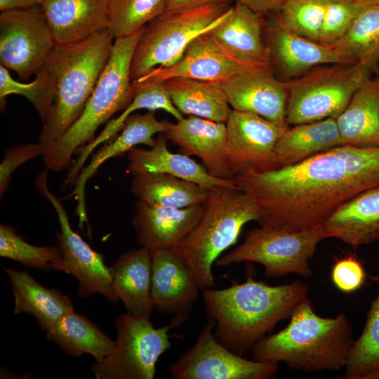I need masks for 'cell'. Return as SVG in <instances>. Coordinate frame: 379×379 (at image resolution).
<instances>
[{"instance_id": "cell-1", "label": "cell", "mask_w": 379, "mask_h": 379, "mask_svg": "<svg viewBox=\"0 0 379 379\" xmlns=\"http://www.w3.org/2000/svg\"><path fill=\"white\" fill-rule=\"evenodd\" d=\"M233 179L256 204L260 227L312 230L351 198L379 185V146L345 144L285 168L246 169Z\"/></svg>"}, {"instance_id": "cell-2", "label": "cell", "mask_w": 379, "mask_h": 379, "mask_svg": "<svg viewBox=\"0 0 379 379\" xmlns=\"http://www.w3.org/2000/svg\"><path fill=\"white\" fill-rule=\"evenodd\" d=\"M309 293L307 285L270 286L249 274L246 281L222 289L206 288L203 298L206 317L214 323L215 339L246 357L253 346L281 321L291 317Z\"/></svg>"}, {"instance_id": "cell-3", "label": "cell", "mask_w": 379, "mask_h": 379, "mask_svg": "<svg viewBox=\"0 0 379 379\" xmlns=\"http://www.w3.org/2000/svg\"><path fill=\"white\" fill-rule=\"evenodd\" d=\"M282 330L260 339L251 348L252 359L284 362L307 373L345 368L353 345L352 328L347 317H322L308 298L302 300Z\"/></svg>"}, {"instance_id": "cell-4", "label": "cell", "mask_w": 379, "mask_h": 379, "mask_svg": "<svg viewBox=\"0 0 379 379\" xmlns=\"http://www.w3.org/2000/svg\"><path fill=\"white\" fill-rule=\"evenodd\" d=\"M112 39L105 29L83 41L54 47L46 62L54 77V100L39 137L44 149L81 116L109 60Z\"/></svg>"}, {"instance_id": "cell-5", "label": "cell", "mask_w": 379, "mask_h": 379, "mask_svg": "<svg viewBox=\"0 0 379 379\" xmlns=\"http://www.w3.org/2000/svg\"><path fill=\"white\" fill-rule=\"evenodd\" d=\"M143 28L115 39L109 60L81 116L59 140L44 149L41 157L46 168L53 171L69 168L73 155L94 139L98 128L132 102L135 92L131 60Z\"/></svg>"}, {"instance_id": "cell-6", "label": "cell", "mask_w": 379, "mask_h": 379, "mask_svg": "<svg viewBox=\"0 0 379 379\" xmlns=\"http://www.w3.org/2000/svg\"><path fill=\"white\" fill-rule=\"evenodd\" d=\"M258 218L255 202L237 188L210 190L198 223L173 249L192 270L201 289L215 286L213 265L237 244L243 227Z\"/></svg>"}, {"instance_id": "cell-7", "label": "cell", "mask_w": 379, "mask_h": 379, "mask_svg": "<svg viewBox=\"0 0 379 379\" xmlns=\"http://www.w3.org/2000/svg\"><path fill=\"white\" fill-rule=\"evenodd\" d=\"M378 64L379 51L354 64L317 66L286 81L287 125L337 118L359 86L379 72Z\"/></svg>"}, {"instance_id": "cell-8", "label": "cell", "mask_w": 379, "mask_h": 379, "mask_svg": "<svg viewBox=\"0 0 379 379\" xmlns=\"http://www.w3.org/2000/svg\"><path fill=\"white\" fill-rule=\"evenodd\" d=\"M231 6L213 4L190 9L165 11L143 28L131 65L136 81L156 67L177 62L193 39L215 25Z\"/></svg>"}, {"instance_id": "cell-9", "label": "cell", "mask_w": 379, "mask_h": 379, "mask_svg": "<svg viewBox=\"0 0 379 379\" xmlns=\"http://www.w3.org/2000/svg\"><path fill=\"white\" fill-rule=\"evenodd\" d=\"M326 239L321 226L305 231L289 232L259 227L247 232L244 241L215 261L226 267L243 262H256L265 268L267 277L294 273L310 277V260L317 244Z\"/></svg>"}, {"instance_id": "cell-10", "label": "cell", "mask_w": 379, "mask_h": 379, "mask_svg": "<svg viewBox=\"0 0 379 379\" xmlns=\"http://www.w3.org/2000/svg\"><path fill=\"white\" fill-rule=\"evenodd\" d=\"M113 352L92 366L96 379H153L159 357L171 346L170 324L154 328L150 319L120 314Z\"/></svg>"}, {"instance_id": "cell-11", "label": "cell", "mask_w": 379, "mask_h": 379, "mask_svg": "<svg viewBox=\"0 0 379 379\" xmlns=\"http://www.w3.org/2000/svg\"><path fill=\"white\" fill-rule=\"evenodd\" d=\"M55 45L46 18L38 6L1 11L0 62L20 79L36 75Z\"/></svg>"}, {"instance_id": "cell-12", "label": "cell", "mask_w": 379, "mask_h": 379, "mask_svg": "<svg viewBox=\"0 0 379 379\" xmlns=\"http://www.w3.org/2000/svg\"><path fill=\"white\" fill-rule=\"evenodd\" d=\"M214 323L201 331L194 345L169 366L175 379H269L275 377L277 363L248 359L234 353L213 335Z\"/></svg>"}, {"instance_id": "cell-13", "label": "cell", "mask_w": 379, "mask_h": 379, "mask_svg": "<svg viewBox=\"0 0 379 379\" xmlns=\"http://www.w3.org/2000/svg\"><path fill=\"white\" fill-rule=\"evenodd\" d=\"M272 67L270 62L250 58L229 49L207 31L193 39L174 64L156 67L133 81H164L180 77L222 84L241 74Z\"/></svg>"}, {"instance_id": "cell-14", "label": "cell", "mask_w": 379, "mask_h": 379, "mask_svg": "<svg viewBox=\"0 0 379 379\" xmlns=\"http://www.w3.org/2000/svg\"><path fill=\"white\" fill-rule=\"evenodd\" d=\"M48 170L46 168L39 174L36 187L50 201L58 215L60 231L57 239L62 255L61 271L78 280L77 293L81 297L100 293L112 302L117 301L112 288L110 267L106 265L102 255L94 251L72 228L64 206L49 190Z\"/></svg>"}, {"instance_id": "cell-15", "label": "cell", "mask_w": 379, "mask_h": 379, "mask_svg": "<svg viewBox=\"0 0 379 379\" xmlns=\"http://www.w3.org/2000/svg\"><path fill=\"white\" fill-rule=\"evenodd\" d=\"M225 154L234 175L246 169H276L274 148L286 128L260 116L232 109L226 121Z\"/></svg>"}, {"instance_id": "cell-16", "label": "cell", "mask_w": 379, "mask_h": 379, "mask_svg": "<svg viewBox=\"0 0 379 379\" xmlns=\"http://www.w3.org/2000/svg\"><path fill=\"white\" fill-rule=\"evenodd\" d=\"M151 295L154 307L173 316L172 328L184 324L199 297L200 286L190 267L173 250L151 251Z\"/></svg>"}, {"instance_id": "cell-17", "label": "cell", "mask_w": 379, "mask_h": 379, "mask_svg": "<svg viewBox=\"0 0 379 379\" xmlns=\"http://www.w3.org/2000/svg\"><path fill=\"white\" fill-rule=\"evenodd\" d=\"M273 67L237 77L222 86L232 109L260 116L281 126L286 124L288 93Z\"/></svg>"}, {"instance_id": "cell-18", "label": "cell", "mask_w": 379, "mask_h": 379, "mask_svg": "<svg viewBox=\"0 0 379 379\" xmlns=\"http://www.w3.org/2000/svg\"><path fill=\"white\" fill-rule=\"evenodd\" d=\"M164 135L181 153L200 158L211 175L226 179L234 177L225 154V123L190 115L176 124L171 123Z\"/></svg>"}, {"instance_id": "cell-19", "label": "cell", "mask_w": 379, "mask_h": 379, "mask_svg": "<svg viewBox=\"0 0 379 379\" xmlns=\"http://www.w3.org/2000/svg\"><path fill=\"white\" fill-rule=\"evenodd\" d=\"M204 212V204L183 208L152 206L138 199L132 225L138 243L150 251L173 250L191 232Z\"/></svg>"}, {"instance_id": "cell-20", "label": "cell", "mask_w": 379, "mask_h": 379, "mask_svg": "<svg viewBox=\"0 0 379 379\" xmlns=\"http://www.w3.org/2000/svg\"><path fill=\"white\" fill-rule=\"evenodd\" d=\"M171 123L160 121L155 116V111L133 114L126 119L121 132L109 143L101 147L91 157L88 164L81 169L74 184V189L70 194L77 199L76 213L79 216V227L83 228L88 223L85 204V186L87 181L95 173L99 167L107 160L128 152L138 145L152 147L157 133H164Z\"/></svg>"}, {"instance_id": "cell-21", "label": "cell", "mask_w": 379, "mask_h": 379, "mask_svg": "<svg viewBox=\"0 0 379 379\" xmlns=\"http://www.w3.org/2000/svg\"><path fill=\"white\" fill-rule=\"evenodd\" d=\"M270 62L284 78H295L319 65L352 64L339 52L283 28L277 21L267 29Z\"/></svg>"}, {"instance_id": "cell-22", "label": "cell", "mask_w": 379, "mask_h": 379, "mask_svg": "<svg viewBox=\"0 0 379 379\" xmlns=\"http://www.w3.org/2000/svg\"><path fill=\"white\" fill-rule=\"evenodd\" d=\"M40 7L56 45L83 41L109 27V0H42Z\"/></svg>"}, {"instance_id": "cell-23", "label": "cell", "mask_w": 379, "mask_h": 379, "mask_svg": "<svg viewBox=\"0 0 379 379\" xmlns=\"http://www.w3.org/2000/svg\"><path fill=\"white\" fill-rule=\"evenodd\" d=\"M164 133H159L149 149L133 147L127 152L126 173L133 175L144 173H163L190 181L210 190L218 187L237 188L233 178H220L188 155L171 152Z\"/></svg>"}, {"instance_id": "cell-24", "label": "cell", "mask_w": 379, "mask_h": 379, "mask_svg": "<svg viewBox=\"0 0 379 379\" xmlns=\"http://www.w3.org/2000/svg\"><path fill=\"white\" fill-rule=\"evenodd\" d=\"M112 288L126 313L150 319L154 309L151 295L152 255L148 249L131 248L121 253L110 267Z\"/></svg>"}, {"instance_id": "cell-25", "label": "cell", "mask_w": 379, "mask_h": 379, "mask_svg": "<svg viewBox=\"0 0 379 379\" xmlns=\"http://www.w3.org/2000/svg\"><path fill=\"white\" fill-rule=\"evenodd\" d=\"M321 227L326 238H336L353 247L379 240V185L340 205Z\"/></svg>"}, {"instance_id": "cell-26", "label": "cell", "mask_w": 379, "mask_h": 379, "mask_svg": "<svg viewBox=\"0 0 379 379\" xmlns=\"http://www.w3.org/2000/svg\"><path fill=\"white\" fill-rule=\"evenodd\" d=\"M14 296L13 314L27 313L34 317L44 331L67 314L74 311L71 300L55 288L41 285L27 272L4 267Z\"/></svg>"}, {"instance_id": "cell-27", "label": "cell", "mask_w": 379, "mask_h": 379, "mask_svg": "<svg viewBox=\"0 0 379 379\" xmlns=\"http://www.w3.org/2000/svg\"><path fill=\"white\" fill-rule=\"evenodd\" d=\"M342 145L345 143L335 117L288 126L274 148L276 169L296 164Z\"/></svg>"}, {"instance_id": "cell-28", "label": "cell", "mask_w": 379, "mask_h": 379, "mask_svg": "<svg viewBox=\"0 0 379 379\" xmlns=\"http://www.w3.org/2000/svg\"><path fill=\"white\" fill-rule=\"evenodd\" d=\"M336 120L345 144L379 146V72L359 86Z\"/></svg>"}, {"instance_id": "cell-29", "label": "cell", "mask_w": 379, "mask_h": 379, "mask_svg": "<svg viewBox=\"0 0 379 379\" xmlns=\"http://www.w3.org/2000/svg\"><path fill=\"white\" fill-rule=\"evenodd\" d=\"M262 13L255 12L236 1L208 33L241 55L270 62L267 49L262 39Z\"/></svg>"}, {"instance_id": "cell-30", "label": "cell", "mask_w": 379, "mask_h": 379, "mask_svg": "<svg viewBox=\"0 0 379 379\" xmlns=\"http://www.w3.org/2000/svg\"><path fill=\"white\" fill-rule=\"evenodd\" d=\"M131 192L154 206L183 208L203 205L210 189L197 183L163 173H144L133 175Z\"/></svg>"}, {"instance_id": "cell-31", "label": "cell", "mask_w": 379, "mask_h": 379, "mask_svg": "<svg viewBox=\"0 0 379 379\" xmlns=\"http://www.w3.org/2000/svg\"><path fill=\"white\" fill-rule=\"evenodd\" d=\"M164 82L182 114L226 123L232 109L221 84L180 77Z\"/></svg>"}, {"instance_id": "cell-32", "label": "cell", "mask_w": 379, "mask_h": 379, "mask_svg": "<svg viewBox=\"0 0 379 379\" xmlns=\"http://www.w3.org/2000/svg\"><path fill=\"white\" fill-rule=\"evenodd\" d=\"M132 84L135 92L132 102L120 116L109 121L100 135L79 152L78 158L69 168V171L64 181L66 185H74L84 164L93 151L121 131L126 119L133 112L140 109L152 111L162 109L169 114L175 112V107L163 81H133Z\"/></svg>"}, {"instance_id": "cell-33", "label": "cell", "mask_w": 379, "mask_h": 379, "mask_svg": "<svg viewBox=\"0 0 379 379\" xmlns=\"http://www.w3.org/2000/svg\"><path fill=\"white\" fill-rule=\"evenodd\" d=\"M46 338L73 357L88 354L100 361L110 354L115 341L85 316L72 311L57 321Z\"/></svg>"}, {"instance_id": "cell-34", "label": "cell", "mask_w": 379, "mask_h": 379, "mask_svg": "<svg viewBox=\"0 0 379 379\" xmlns=\"http://www.w3.org/2000/svg\"><path fill=\"white\" fill-rule=\"evenodd\" d=\"M370 278L379 285V272ZM345 368L343 378L379 379V288L363 331L350 349Z\"/></svg>"}, {"instance_id": "cell-35", "label": "cell", "mask_w": 379, "mask_h": 379, "mask_svg": "<svg viewBox=\"0 0 379 379\" xmlns=\"http://www.w3.org/2000/svg\"><path fill=\"white\" fill-rule=\"evenodd\" d=\"M331 48L352 64L379 51V6L364 7L347 34Z\"/></svg>"}, {"instance_id": "cell-36", "label": "cell", "mask_w": 379, "mask_h": 379, "mask_svg": "<svg viewBox=\"0 0 379 379\" xmlns=\"http://www.w3.org/2000/svg\"><path fill=\"white\" fill-rule=\"evenodd\" d=\"M0 255L43 271L62 269V255L58 246L32 245L18 235L13 227L3 224L0 225Z\"/></svg>"}, {"instance_id": "cell-37", "label": "cell", "mask_w": 379, "mask_h": 379, "mask_svg": "<svg viewBox=\"0 0 379 379\" xmlns=\"http://www.w3.org/2000/svg\"><path fill=\"white\" fill-rule=\"evenodd\" d=\"M166 0H109L108 32L113 39L130 35L166 11Z\"/></svg>"}, {"instance_id": "cell-38", "label": "cell", "mask_w": 379, "mask_h": 379, "mask_svg": "<svg viewBox=\"0 0 379 379\" xmlns=\"http://www.w3.org/2000/svg\"><path fill=\"white\" fill-rule=\"evenodd\" d=\"M11 94L27 98L34 106L43 124L53 105L55 95V81L49 67L46 64L32 82L24 84L13 79L8 69L1 65V103Z\"/></svg>"}, {"instance_id": "cell-39", "label": "cell", "mask_w": 379, "mask_h": 379, "mask_svg": "<svg viewBox=\"0 0 379 379\" xmlns=\"http://www.w3.org/2000/svg\"><path fill=\"white\" fill-rule=\"evenodd\" d=\"M326 4L318 0H288L279 9L277 22L283 28L317 42Z\"/></svg>"}, {"instance_id": "cell-40", "label": "cell", "mask_w": 379, "mask_h": 379, "mask_svg": "<svg viewBox=\"0 0 379 379\" xmlns=\"http://www.w3.org/2000/svg\"><path fill=\"white\" fill-rule=\"evenodd\" d=\"M363 8L354 1L327 3L317 42L331 47L347 34Z\"/></svg>"}, {"instance_id": "cell-41", "label": "cell", "mask_w": 379, "mask_h": 379, "mask_svg": "<svg viewBox=\"0 0 379 379\" xmlns=\"http://www.w3.org/2000/svg\"><path fill=\"white\" fill-rule=\"evenodd\" d=\"M366 277L363 264L354 255L336 260L331 272L333 284L345 293L359 290L364 284Z\"/></svg>"}, {"instance_id": "cell-42", "label": "cell", "mask_w": 379, "mask_h": 379, "mask_svg": "<svg viewBox=\"0 0 379 379\" xmlns=\"http://www.w3.org/2000/svg\"><path fill=\"white\" fill-rule=\"evenodd\" d=\"M44 147L40 144L27 143L7 148L0 166V194L2 197L8 188L12 173L29 160L42 156Z\"/></svg>"}, {"instance_id": "cell-43", "label": "cell", "mask_w": 379, "mask_h": 379, "mask_svg": "<svg viewBox=\"0 0 379 379\" xmlns=\"http://www.w3.org/2000/svg\"><path fill=\"white\" fill-rule=\"evenodd\" d=\"M233 0H166V11L190 9L213 4H230Z\"/></svg>"}, {"instance_id": "cell-44", "label": "cell", "mask_w": 379, "mask_h": 379, "mask_svg": "<svg viewBox=\"0 0 379 379\" xmlns=\"http://www.w3.org/2000/svg\"><path fill=\"white\" fill-rule=\"evenodd\" d=\"M259 13L279 10L288 0H234Z\"/></svg>"}, {"instance_id": "cell-45", "label": "cell", "mask_w": 379, "mask_h": 379, "mask_svg": "<svg viewBox=\"0 0 379 379\" xmlns=\"http://www.w3.org/2000/svg\"><path fill=\"white\" fill-rule=\"evenodd\" d=\"M42 0H0V11L40 6Z\"/></svg>"}, {"instance_id": "cell-46", "label": "cell", "mask_w": 379, "mask_h": 379, "mask_svg": "<svg viewBox=\"0 0 379 379\" xmlns=\"http://www.w3.org/2000/svg\"><path fill=\"white\" fill-rule=\"evenodd\" d=\"M362 7L379 6V0H354Z\"/></svg>"}, {"instance_id": "cell-47", "label": "cell", "mask_w": 379, "mask_h": 379, "mask_svg": "<svg viewBox=\"0 0 379 379\" xmlns=\"http://www.w3.org/2000/svg\"><path fill=\"white\" fill-rule=\"evenodd\" d=\"M321 1H324L325 3H329V2H333V1H354V0H318Z\"/></svg>"}]
</instances>
